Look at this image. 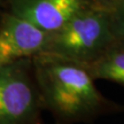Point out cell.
<instances>
[{
	"instance_id": "cell-8",
	"label": "cell",
	"mask_w": 124,
	"mask_h": 124,
	"mask_svg": "<svg viewBox=\"0 0 124 124\" xmlns=\"http://www.w3.org/2000/svg\"><path fill=\"white\" fill-rule=\"evenodd\" d=\"M91 1L94 6H97L98 8H102L108 10L120 0H91Z\"/></svg>"
},
{
	"instance_id": "cell-7",
	"label": "cell",
	"mask_w": 124,
	"mask_h": 124,
	"mask_svg": "<svg viewBox=\"0 0 124 124\" xmlns=\"http://www.w3.org/2000/svg\"><path fill=\"white\" fill-rule=\"evenodd\" d=\"M108 14L114 38L124 39V0H120L108 9Z\"/></svg>"
},
{
	"instance_id": "cell-2",
	"label": "cell",
	"mask_w": 124,
	"mask_h": 124,
	"mask_svg": "<svg viewBox=\"0 0 124 124\" xmlns=\"http://www.w3.org/2000/svg\"><path fill=\"white\" fill-rule=\"evenodd\" d=\"M114 40L108 10L92 5L78 12L58 31L50 33L43 53L87 64Z\"/></svg>"
},
{
	"instance_id": "cell-6",
	"label": "cell",
	"mask_w": 124,
	"mask_h": 124,
	"mask_svg": "<svg viewBox=\"0 0 124 124\" xmlns=\"http://www.w3.org/2000/svg\"><path fill=\"white\" fill-rule=\"evenodd\" d=\"M84 65L95 80L124 85V39H115L97 59Z\"/></svg>"
},
{
	"instance_id": "cell-4",
	"label": "cell",
	"mask_w": 124,
	"mask_h": 124,
	"mask_svg": "<svg viewBox=\"0 0 124 124\" xmlns=\"http://www.w3.org/2000/svg\"><path fill=\"white\" fill-rule=\"evenodd\" d=\"M50 33L14 14H6L0 23V67L43 53Z\"/></svg>"
},
{
	"instance_id": "cell-5",
	"label": "cell",
	"mask_w": 124,
	"mask_h": 124,
	"mask_svg": "<svg viewBox=\"0 0 124 124\" xmlns=\"http://www.w3.org/2000/svg\"><path fill=\"white\" fill-rule=\"evenodd\" d=\"M92 5L91 0H10V13L53 33Z\"/></svg>"
},
{
	"instance_id": "cell-1",
	"label": "cell",
	"mask_w": 124,
	"mask_h": 124,
	"mask_svg": "<svg viewBox=\"0 0 124 124\" xmlns=\"http://www.w3.org/2000/svg\"><path fill=\"white\" fill-rule=\"evenodd\" d=\"M33 73L46 110L55 124L92 122L107 114L124 112V105L102 95L84 64L50 53L32 57Z\"/></svg>"
},
{
	"instance_id": "cell-3",
	"label": "cell",
	"mask_w": 124,
	"mask_h": 124,
	"mask_svg": "<svg viewBox=\"0 0 124 124\" xmlns=\"http://www.w3.org/2000/svg\"><path fill=\"white\" fill-rule=\"evenodd\" d=\"M32 58L0 67V124H45Z\"/></svg>"
}]
</instances>
